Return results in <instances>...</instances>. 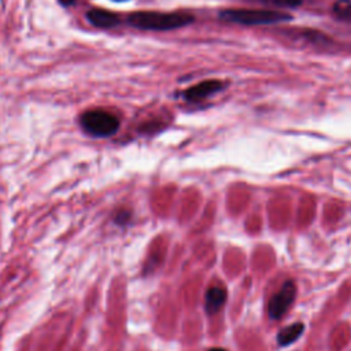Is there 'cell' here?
Listing matches in <instances>:
<instances>
[{"label":"cell","mask_w":351,"mask_h":351,"mask_svg":"<svg viewBox=\"0 0 351 351\" xmlns=\"http://www.w3.org/2000/svg\"><path fill=\"white\" fill-rule=\"evenodd\" d=\"M193 15L188 12H155L138 11L129 15L132 26L143 30H173L184 27L193 22Z\"/></svg>","instance_id":"6da1fadb"},{"label":"cell","mask_w":351,"mask_h":351,"mask_svg":"<svg viewBox=\"0 0 351 351\" xmlns=\"http://www.w3.org/2000/svg\"><path fill=\"white\" fill-rule=\"evenodd\" d=\"M219 18L226 22L239 25H273L292 19V15L282 11L271 10H248V8H230L219 12Z\"/></svg>","instance_id":"7a4b0ae2"},{"label":"cell","mask_w":351,"mask_h":351,"mask_svg":"<svg viewBox=\"0 0 351 351\" xmlns=\"http://www.w3.org/2000/svg\"><path fill=\"white\" fill-rule=\"evenodd\" d=\"M80 123L82 129L95 137H108L119 128V121L115 115L103 110H90L81 115Z\"/></svg>","instance_id":"3957f363"},{"label":"cell","mask_w":351,"mask_h":351,"mask_svg":"<svg viewBox=\"0 0 351 351\" xmlns=\"http://www.w3.org/2000/svg\"><path fill=\"white\" fill-rule=\"evenodd\" d=\"M296 296V285L292 280L285 281L280 291L269 300L267 304V314L270 318L273 319H278L281 318L287 310L289 308V306L292 304V302L295 300Z\"/></svg>","instance_id":"277c9868"},{"label":"cell","mask_w":351,"mask_h":351,"mask_svg":"<svg viewBox=\"0 0 351 351\" xmlns=\"http://www.w3.org/2000/svg\"><path fill=\"white\" fill-rule=\"evenodd\" d=\"M222 82L218 80H206L196 85H192L186 90H184L182 96L189 101H199L202 99L208 97L210 95L222 89Z\"/></svg>","instance_id":"5b68a950"},{"label":"cell","mask_w":351,"mask_h":351,"mask_svg":"<svg viewBox=\"0 0 351 351\" xmlns=\"http://www.w3.org/2000/svg\"><path fill=\"white\" fill-rule=\"evenodd\" d=\"M226 300V291L221 287H211L206 293V310L208 314H215Z\"/></svg>","instance_id":"8992f818"},{"label":"cell","mask_w":351,"mask_h":351,"mask_svg":"<svg viewBox=\"0 0 351 351\" xmlns=\"http://www.w3.org/2000/svg\"><path fill=\"white\" fill-rule=\"evenodd\" d=\"M86 16L89 22L97 27H112L119 23L118 15L106 10H92Z\"/></svg>","instance_id":"52a82bcc"},{"label":"cell","mask_w":351,"mask_h":351,"mask_svg":"<svg viewBox=\"0 0 351 351\" xmlns=\"http://www.w3.org/2000/svg\"><path fill=\"white\" fill-rule=\"evenodd\" d=\"M304 330V325L302 322H295L284 329H281L278 332V336H277V340H278V344L281 346H287L292 341H295Z\"/></svg>","instance_id":"ba28073f"},{"label":"cell","mask_w":351,"mask_h":351,"mask_svg":"<svg viewBox=\"0 0 351 351\" xmlns=\"http://www.w3.org/2000/svg\"><path fill=\"white\" fill-rule=\"evenodd\" d=\"M332 10L336 18L343 21H351V0H337L333 4Z\"/></svg>","instance_id":"9c48e42d"},{"label":"cell","mask_w":351,"mask_h":351,"mask_svg":"<svg viewBox=\"0 0 351 351\" xmlns=\"http://www.w3.org/2000/svg\"><path fill=\"white\" fill-rule=\"evenodd\" d=\"M252 1H258L266 5L278 7V8H295L302 4V0H252Z\"/></svg>","instance_id":"30bf717a"},{"label":"cell","mask_w":351,"mask_h":351,"mask_svg":"<svg viewBox=\"0 0 351 351\" xmlns=\"http://www.w3.org/2000/svg\"><path fill=\"white\" fill-rule=\"evenodd\" d=\"M63 5H70V4H73L74 3V0H59Z\"/></svg>","instance_id":"8fae6325"},{"label":"cell","mask_w":351,"mask_h":351,"mask_svg":"<svg viewBox=\"0 0 351 351\" xmlns=\"http://www.w3.org/2000/svg\"><path fill=\"white\" fill-rule=\"evenodd\" d=\"M208 351H226V350H223V348H211Z\"/></svg>","instance_id":"7c38bea8"},{"label":"cell","mask_w":351,"mask_h":351,"mask_svg":"<svg viewBox=\"0 0 351 351\" xmlns=\"http://www.w3.org/2000/svg\"><path fill=\"white\" fill-rule=\"evenodd\" d=\"M115 1H125V0H115Z\"/></svg>","instance_id":"4fadbf2b"}]
</instances>
